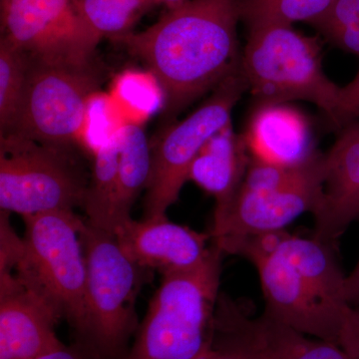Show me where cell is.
<instances>
[{
    "instance_id": "obj_1",
    "label": "cell",
    "mask_w": 359,
    "mask_h": 359,
    "mask_svg": "<svg viewBox=\"0 0 359 359\" xmlns=\"http://www.w3.org/2000/svg\"><path fill=\"white\" fill-rule=\"evenodd\" d=\"M240 20L238 0H187L147 29L114 42L157 78L169 122L240 69Z\"/></svg>"
},
{
    "instance_id": "obj_2",
    "label": "cell",
    "mask_w": 359,
    "mask_h": 359,
    "mask_svg": "<svg viewBox=\"0 0 359 359\" xmlns=\"http://www.w3.org/2000/svg\"><path fill=\"white\" fill-rule=\"evenodd\" d=\"M223 252L212 243L204 261L162 275L125 359H199L211 344Z\"/></svg>"
},
{
    "instance_id": "obj_3",
    "label": "cell",
    "mask_w": 359,
    "mask_h": 359,
    "mask_svg": "<svg viewBox=\"0 0 359 359\" xmlns=\"http://www.w3.org/2000/svg\"><path fill=\"white\" fill-rule=\"evenodd\" d=\"M80 233L87 278L83 330L74 344L91 359H125L140 325L136 299L152 271L130 259L112 231L83 219Z\"/></svg>"
},
{
    "instance_id": "obj_4",
    "label": "cell",
    "mask_w": 359,
    "mask_h": 359,
    "mask_svg": "<svg viewBox=\"0 0 359 359\" xmlns=\"http://www.w3.org/2000/svg\"><path fill=\"white\" fill-rule=\"evenodd\" d=\"M325 154L297 165L250 159L244 181L226 211L214 216L210 231L219 250L249 236L285 230L304 212L314 214L325 194Z\"/></svg>"
},
{
    "instance_id": "obj_5",
    "label": "cell",
    "mask_w": 359,
    "mask_h": 359,
    "mask_svg": "<svg viewBox=\"0 0 359 359\" xmlns=\"http://www.w3.org/2000/svg\"><path fill=\"white\" fill-rule=\"evenodd\" d=\"M241 70L259 102L309 101L335 125L341 87L325 75L316 37L302 34L290 25L252 28Z\"/></svg>"
},
{
    "instance_id": "obj_6",
    "label": "cell",
    "mask_w": 359,
    "mask_h": 359,
    "mask_svg": "<svg viewBox=\"0 0 359 359\" xmlns=\"http://www.w3.org/2000/svg\"><path fill=\"white\" fill-rule=\"evenodd\" d=\"M22 219V254L13 266L0 271L15 273L43 294L68 321L76 339L85 318L87 268L80 233L83 218L65 210Z\"/></svg>"
},
{
    "instance_id": "obj_7",
    "label": "cell",
    "mask_w": 359,
    "mask_h": 359,
    "mask_svg": "<svg viewBox=\"0 0 359 359\" xmlns=\"http://www.w3.org/2000/svg\"><path fill=\"white\" fill-rule=\"evenodd\" d=\"M280 231L249 236L222 248L256 268L263 290L264 316L314 339L339 344L353 308H341L278 248Z\"/></svg>"
},
{
    "instance_id": "obj_8",
    "label": "cell",
    "mask_w": 359,
    "mask_h": 359,
    "mask_svg": "<svg viewBox=\"0 0 359 359\" xmlns=\"http://www.w3.org/2000/svg\"><path fill=\"white\" fill-rule=\"evenodd\" d=\"M68 149L0 136V209L25 217L82 207L89 180Z\"/></svg>"
},
{
    "instance_id": "obj_9",
    "label": "cell",
    "mask_w": 359,
    "mask_h": 359,
    "mask_svg": "<svg viewBox=\"0 0 359 359\" xmlns=\"http://www.w3.org/2000/svg\"><path fill=\"white\" fill-rule=\"evenodd\" d=\"M242 70L218 85L209 98L182 121L173 123L152 147V168L144 198L143 218L167 216L188 182L191 164L207 142L231 125V113L245 90Z\"/></svg>"
},
{
    "instance_id": "obj_10",
    "label": "cell",
    "mask_w": 359,
    "mask_h": 359,
    "mask_svg": "<svg viewBox=\"0 0 359 359\" xmlns=\"http://www.w3.org/2000/svg\"><path fill=\"white\" fill-rule=\"evenodd\" d=\"M99 83L92 65L65 67L32 60L20 114L8 134L57 147L77 144L87 103Z\"/></svg>"
},
{
    "instance_id": "obj_11",
    "label": "cell",
    "mask_w": 359,
    "mask_h": 359,
    "mask_svg": "<svg viewBox=\"0 0 359 359\" xmlns=\"http://www.w3.org/2000/svg\"><path fill=\"white\" fill-rule=\"evenodd\" d=\"M1 39L42 65L85 67L100 40L74 0H0Z\"/></svg>"
},
{
    "instance_id": "obj_12",
    "label": "cell",
    "mask_w": 359,
    "mask_h": 359,
    "mask_svg": "<svg viewBox=\"0 0 359 359\" xmlns=\"http://www.w3.org/2000/svg\"><path fill=\"white\" fill-rule=\"evenodd\" d=\"M62 314L11 271H0V359H35L62 346Z\"/></svg>"
},
{
    "instance_id": "obj_13",
    "label": "cell",
    "mask_w": 359,
    "mask_h": 359,
    "mask_svg": "<svg viewBox=\"0 0 359 359\" xmlns=\"http://www.w3.org/2000/svg\"><path fill=\"white\" fill-rule=\"evenodd\" d=\"M116 240L130 259L161 275L199 266L212 249L211 235L169 221L167 216L129 218L118 224Z\"/></svg>"
},
{
    "instance_id": "obj_14",
    "label": "cell",
    "mask_w": 359,
    "mask_h": 359,
    "mask_svg": "<svg viewBox=\"0 0 359 359\" xmlns=\"http://www.w3.org/2000/svg\"><path fill=\"white\" fill-rule=\"evenodd\" d=\"M323 200L314 212V238L334 245L359 221V120L347 124L325 154Z\"/></svg>"
},
{
    "instance_id": "obj_15",
    "label": "cell",
    "mask_w": 359,
    "mask_h": 359,
    "mask_svg": "<svg viewBox=\"0 0 359 359\" xmlns=\"http://www.w3.org/2000/svg\"><path fill=\"white\" fill-rule=\"evenodd\" d=\"M242 136L250 158L271 164H301L316 153L306 118L283 104H263Z\"/></svg>"
},
{
    "instance_id": "obj_16",
    "label": "cell",
    "mask_w": 359,
    "mask_h": 359,
    "mask_svg": "<svg viewBox=\"0 0 359 359\" xmlns=\"http://www.w3.org/2000/svg\"><path fill=\"white\" fill-rule=\"evenodd\" d=\"M250 156L242 135L231 124L212 137L193 161L188 181L216 199L214 216L226 211L244 181Z\"/></svg>"
},
{
    "instance_id": "obj_17",
    "label": "cell",
    "mask_w": 359,
    "mask_h": 359,
    "mask_svg": "<svg viewBox=\"0 0 359 359\" xmlns=\"http://www.w3.org/2000/svg\"><path fill=\"white\" fill-rule=\"evenodd\" d=\"M151 168L152 147L141 125H124L120 131L114 229L118 224L131 218L132 207L142 191L147 188Z\"/></svg>"
},
{
    "instance_id": "obj_18",
    "label": "cell",
    "mask_w": 359,
    "mask_h": 359,
    "mask_svg": "<svg viewBox=\"0 0 359 359\" xmlns=\"http://www.w3.org/2000/svg\"><path fill=\"white\" fill-rule=\"evenodd\" d=\"M199 359H262L256 318L219 294L211 344Z\"/></svg>"
},
{
    "instance_id": "obj_19",
    "label": "cell",
    "mask_w": 359,
    "mask_h": 359,
    "mask_svg": "<svg viewBox=\"0 0 359 359\" xmlns=\"http://www.w3.org/2000/svg\"><path fill=\"white\" fill-rule=\"evenodd\" d=\"M120 131L93 155L92 173L82 205L86 212L85 219L90 224L112 233L118 192Z\"/></svg>"
},
{
    "instance_id": "obj_20",
    "label": "cell",
    "mask_w": 359,
    "mask_h": 359,
    "mask_svg": "<svg viewBox=\"0 0 359 359\" xmlns=\"http://www.w3.org/2000/svg\"><path fill=\"white\" fill-rule=\"evenodd\" d=\"M256 325L262 359H353L339 344L301 334L264 314Z\"/></svg>"
},
{
    "instance_id": "obj_21",
    "label": "cell",
    "mask_w": 359,
    "mask_h": 359,
    "mask_svg": "<svg viewBox=\"0 0 359 359\" xmlns=\"http://www.w3.org/2000/svg\"><path fill=\"white\" fill-rule=\"evenodd\" d=\"M80 15L99 40H114L133 32L157 0H74Z\"/></svg>"
},
{
    "instance_id": "obj_22",
    "label": "cell",
    "mask_w": 359,
    "mask_h": 359,
    "mask_svg": "<svg viewBox=\"0 0 359 359\" xmlns=\"http://www.w3.org/2000/svg\"><path fill=\"white\" fill-rule=\"evenodd\" d=\"M110 96L125 124L141 125L166 104L160 82L147 69L124 71L116 78Z\"/></svg>"
},
{
    "instance_id": "obj_23",
    "label": "cell",
    "mask_w": 359,
    "mask_h": 359,
    "mask_svg": "<svg viewBox=\"0 0 359 359\" xmlns=\"http://www.w3.org/2000/svg\"><path fill=\"white\" fill-rule=\"evenodd\" d=\"M32 59L0 39V136L13 130L23 98Z\"/></svg>"
},
{
    "instance_id": "obj_24",
    "label": "cell",
    "mask_w": 359,
    "mask_h": 359,
    "mask_svg": "<svg viewBox=\"0 0 359 359\" xmlns=\"http://www.w3.org/2000/svg\"><path fill=\"white\" fill-rule=\"evenodd\" d=\"M334 0H238L241 20L249 29L266 25H311Z\"/></svg>"
},
{
    "instance_id": "obj_25",
    "label": "cell",
    "mask_w": 359,
    "mask_h": 359,
    "mask_svg": "<svg viewBox=\"0 0 359 359\" xmlns=\"http://www.w3.org/2000/svg\"><path fill=\"white\" fill-rule=\"evenodd\" d=\"M124 125L126 124L111 96L97 91L87 103L77 144L93 156L112 140Z\"/></svg>"
},
{
    "instance_id": "obj_26",
    "label": "cell",
    "mask_w": 359,
    "mask_h": 359,
    "mask_svg": "<svg viewBox=\"0 0 359 359\" xmlns=\"http://www.w3.org/2000/svg\"><path fill=\"white\" fill-rule=\"evenodd\" d=\"M359 23V0H334L327 11L311 23L323 35Z\"/></svg>"
},
{
    "instance_id": "obj_27",
    "label": "cell",
    "mask_w": 359,
    "mask_h": 359,
    "mask_svg": "<svg viewBox=\"0 0 359 359\" xmlns=\"http://www.w3.org/2000/svg\"><path fill=\"white\" fill-rule=\"evenodd\" d=\"M359 119V71L351 83L340 88L335 126L344 128Z\"/></svg>"
},
{
    "instance_id": "obj_28",
    "label": "cell",
    "mask_w": 359,
    "mask_h": 359,
    "mask_svg": "<svg viewBox=\"0 0 359 359\" xmlns=\"http://www.w3.org/2000/svg\"><path fill=\"white\" fill-rule=\"evenodd\" d=\"M353 359H359V308L351 309L339 341Z\"/></svg>"
},
{
    "instance_id": "obj_29",
    "label": "cell",
    "mask_w": 359,
    "mask_h": 359,
    "mask_svg": "<svg viewBox=\"0 0 359 359\" xmlns=\"http://www.w3.org/2000/svg\"><path fill=\"white\" fill-rule=\"evenodd\" d=\"M35 359H91L89 354L76 344H72L71 346H62L48 351V353L42 354L39 358Z\"/></svg>"
},
{
    "instance_id": "obj_30",
    "label": "cell",
    "mask_w": 359,
    "mask_h": 359,
    "mask_svg": "<svg viewBox=\"0 0 359 359\" xmlns=\"http://www.w3.org/2000/svg\"><path fill=\"white\" fill-rule=\"evenodd\" d=\"M347 302L353 308H359V261L353 273L346 278Z\"/></svg>"
},
{
    "instance_id": "obj_31",
    "label": "cell",
    "mask_w": 359,
    "mask_h": 359,
    "mask_svg": "<svg viewBox=\"0 0 359 359\" xmlns=\"http://www.w3.org/2000/svg\"><path fill=\"white\" fill-rule=\"evenodd\" d=\"M157 1L159 6H165L167 9H170L184 4L187 0H157Z\"/></svg>"
}]
</instances>
